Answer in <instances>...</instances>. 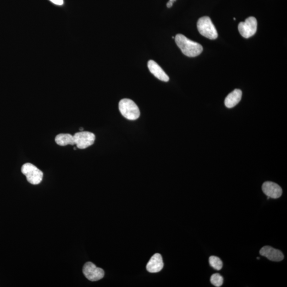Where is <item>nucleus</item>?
I'll return each instance as SVG.
<instances>
[{
  "mask_svg": "<svg viewBox=\"0 0 287 287\" xmlns=\"http://www.w3.org/2000/svg\"><path fill=\"white\" fill-rule=\"evenodd\" d=\"M175 42L183 54L188 57H195L202 52V46L197 42L191 41L182 34H177Z\"/></svg>",
  "mask_w": 287,
  "mask_h": 287,
  "instance_id": "1",
  "label": "nucleus"
},
{
  "mask_svg": "<svg viewBox=\"0 0 287 287\" xmlns=\"http://www.w3.org/2000/svg\"><path fill=\"white\" fill-rule=\"evenodd\" d=\"M119 111L122 115L130 120H137L140 117V111L136 104L133 101L124 99L119 103Z\"/></svg>",
  "mask_w": 287,
  "mask_h": 287,
  "instance_id": "2",
  "label": "nucleus"
},
{
  "mask_svg": "<svg viewBox=\"0 0 287 287\" xmlns=\"http://www.w3.org/2000/svg\"><path fill=\"white\" fill-rule=\"evenodd\" d=\"M197 26L199 33L204 37L210 40L217 39V30L210 17L205 16L199 18Z\"/></svg>",
  "mask_w": 287,
  "mask_h": 287,
  "instance_id": "3",
  "label": "nucleus"
},
{
  "mask_svg": "<svg viewBox=\"0 0 287 287\" xmlns=\"http://www.w3.org/2000/svg\"><path fill=\"white\" fill-rule=\"evenodd\" d=\"M22 173L26 177L27 181L32 185L40 184L44 177L42 171L34 165L27 163L24 164L22 168Z\"/></svg>",
  "mask_w": 287,
  "mask_h": 287,
  "instance_id": "4",
  "label": "nucleus"
},
{
  "mask_svg": "<svg viewBox=\"0 0 287 287\" xmlns=\"http://www.w3.org/2000/svg\"><path fill=\"white\" fill-rule=\"evenodd\" d=\"M75 145L79 149H85L92 145L95 142V136L92 132L82 131L77 132L74 136Z\"/></svg>",
  "mask_w": 287,
  "mask_h": 287,
  "instance_id": "5",
  "label": "nucleus"
},
{
  "mask_svg": "<svg viewBox=\"0 0 287 287\" xmlns=\"http://www.w3.org/2000/svg\"><path fill=\"white\" fill-rule=\"evenodd\" d=\"M258 22L254 17H250L245 22H241L238 25V30L243 38L248 39L252 37L257 30Z\"/></svg>",
  "mask_w": 287,
  "mask_h": 287,
  "instance_id": "6",
  "label": "nucleus"
},
{
  "mask_svg": "<svg viewBox=\"0 0 287 287\" xmlns=\"http://www.w3.org/2000/svg\"><path fill=\"white\" fill-rule=\"evenodd\" d=\"M83 271L85 277L91 282H96L105 276V271L102 268L97 267L93 263L90 262L85 264Z\"/></svg>",
  "mask_w": 287,
  "mask_h": 287,
  "instance_id": "7",
  "label": "nucleus"
},
{
  "mask_svg": "<svg viewBox=\"0 0 287 287\" xmlns=\"http://www.w3.org/2000/svg\"><path fill=\"white\" fill-rule=\"evenodd\" d=\"M262 191L267 197L277 199L281 197L283 194L282 188L276 183L266 181L262 185Z\"/></svg>",
  "mask_w": 287,
  "mask_h": 287,
  "instance_id": "8",
  "label": "nucleus"
},
{
  "mask_svg": "<svg viewBox=\"0 0 287 287\" xmlns=\"http://www.w3.org/2000/svg\"><path fill=\"white\" fill-rule=\"evenodd\" d=\"M262 256H265L268 260L274 261L279 262L284 259L283 253L278 249L272 248L271 246H266L262 247L260 251Z\"/></svg>",
  "mask_w": 287,
  "mask_h": 287,
  "instance_id": "9",
  "label": "nucleus"
},
{
  "mask_svg": "<svg viewBox=\"0 0 287 287\" xmlns=\"http://www.w3.org/2000/svg\"><path fill=\"white\" fill-rule=\"evenodd\" d=\"M163 266L162 256L156 253L152 256L148 263L146 269L150 273H157L162 270Z\"/></svg>",
  "mask_w": 287,
  "mask_h": 287,
  "instance_id": "10",
  "label": "nucleus"
},
{
  "mask_svg": "<svg viewBox=\"0 0 287 287\" xmlns=\"http://www.w3.org/2000/svg\"><path fill=\"white\" fill-rule=\"evenodd\" d=\"M148 68L153 75H154L159 80L167 82L169 81V77L166 74V73L161 68V67L158 65L154 60H150L148 62Z\"/></svg>",
  "mask_w": 287,
  "mask_h": 287,
  "instance_id": "11",
  "label": "nucleus"
},
{
  "mask_svg": "<svg viewBox=\"0 0 287 287\" xmlns=\"http://www.w3.org/2000/svg\"><path fill=\"white\" fill-rule=\"evenodd\" d=\"M242 97V90L239 89H235L226 97L224 101L225 106L228 108H234L240 103Z\"/></svg>",
  "mask_w": 287,
  "mask_h": 287,
  "instance_id": "12",
  "label": "nucleus"
},
{
  "mask_svg": "<svg viewBox=\"0 0 287 287\" xmlns=\"http://www.w3.org/2000/svg\"><path fill=\"white\" fill-rule=\"evenodd\" d=\"M55 141L58 145L62 146L75 145L74 136L69 133L59 134L55 138Z\"/></svg>",
  "mask_w": 287,
  "mask_h": 287,
  "instance_id": "13",
  "label": "nucleus"
},
{
  "mask_svg": "<svg viewBox=\"0 0 287 287\" xmlns=\"http://www.w3.org/2000/svg\"><path fill=\"white\" fill-rule=\"evenodd\" d=\"M209 263L210 265L217 270H221L223 266L222 261L217 256H211L209 259Z\"/></svg>",
  "mask_w": 287,
  "mask_h": 287,
  "instance_id": "14",
  "label": "nucleus"
},
{
  "mask_svg": "<svg viewBox=\"0 0 287 287\" xmlns=\"http://www.w3.org/2000/svg\"><path fill=\"white\" fill-rule=\"evenodd\" d=\"M211 283L216 287H221L223 283V278L219 273L214 274L211 277Z\"/></svg>",
  "mask_w": 287,
  "mask_h": 287,
  "instance_id": "15",
  "label": "nucleus"
},
{
  "mask_svg": "<svg viewBox=\"0 0 287 287\" xmlns=\"http://www.w3.org/2000/svg\"><path fill=\"white\" fill-rule=\"evenodd\" d=\"M52 3L58 5H62L64 4V0H50Z\"/></svg>",
  "mask_w": 287,
  "mask_h": 287,
  "instance_id": "16",
  "label": "nucleus"
},
{
  "mask_svg": "<svg viewBox=\"0 0 287 287\" xmlns=\"http://www.w3.org/2000/svg\"><path fill=\"white\" fill-rule=\"evenodd\" d=\"M173 3H174V2H173V1H169L168 3H167V7H168V8H171V7H172V6H173Z\"/></svg>",
  "mask_w": 287,
  "mask_h": 287,
  "instance_id": "17",
  "label": "nucleus"
},
{
  "mask_svg": "<svg viewBox=\"0 0 287 287\" xmlns=\"http://www.w3.org/2000/svg\"><path fill=\"white\" fill-rule=\"evenodd\" d=\"M84 129L83 128H80V131H83Z\"/></svg>",
  "mask_w": 287,
  "mask_h": 287,
  "instance_id": "18",
  "label": "nucleus"
},
{
  "mask_svg": "<svg viewBox=\"0 0 287 287\" xmlns=\"http://www.w3.org/2000/svg\"><path fill=\"white\" fill-rule=\"evenodd\" d=\"M169 1L174 2L176 1V0H169Z\"/></svg>",
  "mask_w": 287,
  "mask_h": 287,
  "instance_id": "19",
  "label": "nucleus"
}]
</instances>
